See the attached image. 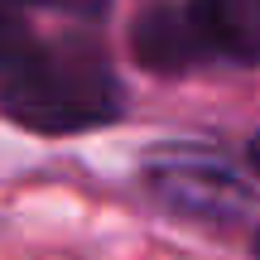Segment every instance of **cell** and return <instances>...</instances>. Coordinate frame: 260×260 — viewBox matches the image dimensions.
<instances>
[{
	"label": "cell",
	"instance_id": "obj_1",
	"mask_svg": "<svg viewBox=\"0 0 260 260\" xmlns=\"http://www.w3.org/2000/svg\"><path fill=\"white\" fill-rule=\"evenodd\" d=\"M0 111L34 135H77L121 121L125 92L92 44H29L0 73Z\"/></svg>",
	"mask_w": 260,
	"mask_h": 260
},
{
	"label": "cell",
	"instance_id": "obj_2",
	"mask_svg": "<svg viewBox=\"0 0 260 260\" xmlns=\"http://www.w3.org/2000/svg\"><path fill=\"white\" fill-rule=\"evenodd\" d=\"M145 183L169 212L193 222H241L255 193L222 154L207 149H164L145 164Z\"/></svg>",
	"mask_w": 260,
	"mask_h": 260
},
{
	"label": "cell",
	"instance_id": "obj_3",
	"mask_svg": "<svg viewBox=\"0 0 260 260\" xmlns=\"http://www.w3.org/2000/svg\"><path fill=\"white\" fill-rule=\"evenodd\" d=\"M130 53H135L140 68L149 73H188V68L207 63V39L198 29L193 10L174 5V0H159V5H145L135 15V29H130Z\"/></svg>",
	"mask_w": 260,
	"mask_h": 260
},
{
	"label": "cell",
	"instance_id": "obj_4",
	"mask_svg": "<svg viewBox=\"0 0 260 260\" xmlns=\"http://www.w3.org/2000/svg\"><path fill=\"white\" fill-rule=\"evenodd\" d=\"M212 58L260 63V0H188Z\"/></svg>",
	"mask_w": 260,
	"mask_h": 260
},
{
	"label": "cell",
	"instance_id": "obj_5",
	"mask_svg": "<svg viewBox=\"0 0 260 260\" xmlns=\"http://www.w3.org/2000/svg\"><path fill=\"white\" fill-rule=\"evenodd\" d=\"M29 44H34V39L24 34V19L15 15V5H10V0H0V73H5L10 63H19Z\"/></svg>",
	"mask_w": 260,
	"mask_h": 260
},
{
	"label": "cell",
	"instance_id": "obj_6",
	"mask_svg": "<svg viewBox=\"0 0 260 260\" xmlns=\"http://www.w3.org/2000/svg\"><path fill=\"white\" fill-rule=\"evenodd\" d=\"M29 5H44V10H63V15H77V19H92L106 10V0H29Z\"/></svg>",
	"mask_w": 260,
	"mask_h": 260
},
{
	"label": "cell",
	"instance_id": "obj_7",
	"mask_svg": "<svg viewBox=\"0 0 260 260\" xmlns=\"http://www.w3.org/2000/svg\"><path fill=\"white\" fill-rule=\"evenodd\" d=\"M251 164H255V174H260V135L251 140Z\"/></svg>",
	"mask_w": 260,
	"mask_h": 260
},
{
	"label": "cell",
	"instance_id": "obj_8",
	"mask_svg": "<svg viewBox=\"0 0 260 260\" xmlns=\"http://www.w3.org/2000/svg\"><path fill=\"white\" fill-rule=\"evenodd\" d=\"M251 251H255V260H260V232H255V246H251Z\"/></svg>",
	"mask_w": 260,
	"mask_h": 260
}]
</instances>
